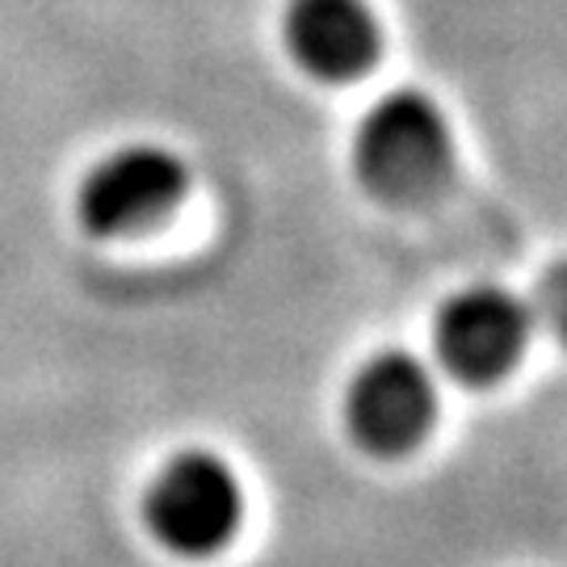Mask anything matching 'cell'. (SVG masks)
I'll use <instances>...</instances> for the list:
<instances>
[{
  "label": "cell",
  "mask_w": 567,
  "mask_h": 567,
  "mask_svg": "<svg viewBox=\"0 0 567 567\" xmlns=\"http://www.w3.org/2000/svg\"><path fill=\"white\" fill-rule=\"evenodd\" d=\"M454 135L442 105L416 89H395L370 105L353 131V168L370 194L416 203L446 182Z\"/></svg>",
  "instance_id": "1"
},
{
  "label": "cell",
  "mask_w": 567,
  "mask_h": 567,
  "mask_svg": "<svg viewBox=\"0 0 567 567\" xmlns=\"http://www.w3.org/2000/svg\"><path fill=\"white\" fill-rule=\"evenodd\" d=\"M143 522L173 555L206 559L224 550L244 522V487L210 450H182L152 475L143 492Z\"/></svg>",
  "instance_id": "2"
},
{
  "label": "cell",
  "mask_w": 567,
  "mask_h": 567,
  "mask_svg": "<svg viewBox=\"0 0 567 567\" xmlns=\"http://www.w3.org/2000/svg\"><path fill=\"white\" fill-rule=\"evenodd\" d=\"M189 173L164 143H122L84 168L76 185V215L93 236H131L161 224L182 203Z\"/></svg>",
  "instance_id": "3"
},
{
  "label": "cell",
  "mask_w": 567,
  "mask_h": 567,
  "mask_svg": "<svg viewBox=\"0 0 567 567\" xmlns=\"http://www.w3.org/2000/svg\"><path fill=\"white\" fill-rule=\"evenodd\" d=\"M437 416L433 370L404 349H383L365 358L344 386V425L370 454H408L421 446Z\"/></svg>",
  "instance_id": "4"
},
{
  "label": "cell",
  "mask_w": 567,
  "mask_h": 567,
  "mask_svg": "<svg viewBox=\"0 0 567 567\" xmlns=\"http://www.w3.org/2000/svg\"><path fill=\"white\" fill-rule=\"evenodd\" d=\"M534 332V307L505 286H466L450 295L437 324L433 349L454 379L463 383H496L517 365Z\"/></svg>",
  "instance_id": "5"
},
{
  "label": "cell",
  "mask_w": 567,
  "mask_h": 567,
  "mask_svg": "<svg viewBox=\"0 0 567 567\" xmlns=\"http://www.w3.org/2000/svg\"><path fill=\"white\" fill-rule=\"evenodd\" d=\"M282 39L307 76L353 81L379 55V18L365 0H290Z\"/></svg>",
  "instance_id": "6"
},
{
  "label": "cell",
  "mask_w": 567,
  "mask_h": 567,
  "mask_svg": "<svg viewBox=\"0 0 567 567\" xmlns=\"http://www.w3.org/2000/svg\"><path fill=\"white\" fill-rule=\"evenodd\" d=\"M534 320H543V324L559 337V344L567 349V261L555 265L543 286H538V299H534Z\"/></svg>",
  "instance_id": "7"
}]
</instances>
